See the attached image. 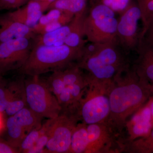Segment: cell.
Masks as SVG:
<instances>
[{"label":"cell","instance_id":"obj_32","mask_svg":"<svg viewBox=\"0 0 153 153\" xmlns=\"http://www.w3.org/2000/svg\"><path fill=\"white\" fill-rule=\"evenodd\" d=\"M4 123L3 120V113L0 112V132L2 130L3 128H4Z\"/></svg>","mask_w":153,"mask_h":153},{"label":"cell","instance_id":"obj_13","mask_svg":"<svg viewBox=\"0 0 153 153\" xmlns=\"http://www.w3.org/2000/svg\"><path fill=\"white\" fill-rule=\"evenodd\" d=\"M36 35L32 28L13 21L6 14L0 16V44L18 38L33 39Z\"/></svg>","mask_w":153,"mask_h":153},{"label":"cell","instance_id":"obj_4","mask_svg":"<svg viewBox=\"0 0 153 153\" xmlns=\"http://www.w3.org/2000/svg\"><path fill=\"white\" fill-rule=\"evenodd\" d=\"M83 22L84 34L90 43L103 44L117 40L118 20L115 13L102 3L90 0Z\"/></svg>","mask_w":153,"mask_h":153},{"label":"cell","instance_id":"obj_24","mask_svg":"<svg viewBox=\"0 0 153 153\" xmlns=\"http://www.w3.org/2000/svg\"><path fill=\"white\" fill-rule=\"evenodd\" d=\"M141 14L143 28L141 32H143L153 19V0H137Z\"/></svg>","mask_w":153,"mask_h":153},{"label":"cell","instance_id":"obj_15","mask_svg":"<svg viewBox=\"0 0 153 153\" xmlns=\"http://www.w3.org/2000/svg\"><path fill=\"white\" fill-rule=\"evenodd\" d=\"M87 9L81 13L75 14L69 22L70 30L64 44L74 48H83L86 44L87 40L85 37L83 28V22Z\"/></svg>","mask_w":153,"mask_h":153},{"label":"cell","instance_id":"obj_7","mask_svg":"<svg viewBox=\"0 0 153 153\" xmlns=\"http://www.w3.org/2000/svg\"><path fill=\"white\" fill-rule=\"evenodd\" d=\"M79 121L76 111L71 110L61 111L53 119L45 153H69L72 135Z\"/></svg>","mask_w":153,"mask_h":153},{"label":"cell","instance_id":"obj_23","mask_svg":"<svg viewBox=\"0 0 153 153\" xmlns=\"http://www.w3.org/2000/svg\"><path fill=\"white\" fill-rule=\"evenodd\" d=\"M53 119H49L41 126L42 132L38 141L28 153H45V149L49 138V130Z\"/></svg>","mask_w":153,"mask_h":153},{"label":"cell","instance_id":"obj_21","mask_svg":"<svg viewBox=\"0 0 153 153\" xmlns=\"http://www.w3.org/2000/svg\"><path fill=\"white\" fill-rule=\"evenodd\" d=\"M88 0H55L49 5L48 10L57 9L74 15L87 9Z\"/></svg>","mask_w":153,"mask_h":153},{"label":"cell","instance_id":"obj_27","mask_svg":"<svg viewBox=\"0 0 153 153\" xmlns=\"http://www.w3.org/2000/svg\"><path fill=\"white\" fill-rule=\"evenodd\" d=\"M109 7L115 12L121 13L131 4V0H95Z\"/></svg>","mask_w":153,"mask_h":153},{"label":"cell","instance_id":"obj_8","mask_svg":"<svg viewBox=\"0 0 153 153\" xmlns=\"http://www.w3.org/2000/svg\"><path fill=\"white\" fill-rule=\"evenodd\" d=\"M118 20L116 38L123 49L130 54L136 51L140 39V32H138V22L141 14L137 2L132 1L121 13Z\"/></svg>","mask_w":153,"mask_h":153},{"label":"cell","instance_id":"obj_25","mask_svg":"<svg viewBox=\"0 0 153 153\" xmlns=\"http://www.w3.org/2000/svg\"><path fill=\"white\" fill-rule=\"evenodd\" d=\"M41 132V126L40 128L34 129L28 133L19 147V153H28L38 141Z\"/></svg>","mask_w":153,"mask_h":153},{"label":"cell","instance_id":"obj_10","mask_svg":"<svg viewBox=\"0 0 153 153\" xmlns=\"http://www.w3.org/2000/svg\"><path fill=\"white\" fill-rule=\"evenodd\" d=\"M88 145L86 153H122V138L106 122L87 125Z\"/></svg>","mask_w":153,"mask_h":153},{"label":"cell","instance_id":"obj_19","mask_svg":"<svg viewBox=\"0 0 153 153\" xmlns=\"http://www.w3.org/2000/svg\"><path fill=\"white\" fill-rule=\"evenodd\" d=\"M6 131V140L19 149L27 134L18 123L14 116L8 117L5 123Z\"/></svg>","mask_w":153,"mask_h":153},{"label":"cell","instance_id":"obj_34","mask_svg":"<svg viewBox=\"0 0 153 153\" xmlns=\"http://www.w3.org/2000/svg\"><path fill=\"white\" fill-rule=\"evenodd\" d=\"M33 1H40L48 2L52 3L55 0H33Z\"/></svg>","mask_w":153,"mask_h":153},{"label":"cell","instance_id":"obj_17","mask_svg":"<svg viewBox=\"0 0 153 153\" xmlns=\"http://www.w3.org/2000/svg\"><path fill=\"white\" fill-rule=\"evenodd\" d=\"M13 116L27 134L34 129L40 128L42 126L43 118L34 112L27 106H25Z\"/></svg>","mask_w":153,"mask_h":153},{"label":"cell","instance_id":"obj_5","mask_svg":"<svg viewBox=\"0 0 153 153\" xmlns=\"http://www.w3.org/2000/svg\"><path fill=\"white\" fill-rule=\"evenodd\" d=\"M88 82L76 111L79 120L86 125L106 122L110 111L109 92L112 84Z\"/></svg>","mask_w":153,"mask_h":153},{"label":"cell","instance_id":"obj_2","mask_svg":"<svg viewBox=\"0 0 153 153\" xmlns=\"http://www.w3.org/2000/svg\"><path fill=\"white\" fill-rule=\"evenodd\" d=\"M129 54L117 40L103 43L85 44L77 64L89 81L110 85L117 75L131 66Z\"/></svg>","mask_w":153,"mask_h":153},{"label":"cell","instance_id":"obj_3","mask_svg":"<svg viewBox=\"0 0 153 153\" xmlns=\"http://www.w3.org/2000/svg\"><path fill=\"white\" fill-rule=\"evenodd\" d=\"M84 47L74 48L65 44L57 46H33L27 60L18 72L28 76H40L63 70L77 63L82 57Z\"/></svg>","mask_w":153,"mask_h":153},{"label":"cell","instance_id":"obj_26","mask_svg":"<svg viewBox=\"0 0 153 153\" xmlns=\"http://www.w3.org/2000/svg\"><path fill=\"white\" fill-rule=\"evenodd\" d=\"M9 81L0 75V112L4 113L10 99Z\"/></svg>","mask_w":153,"mask_h":153},{"label":"cell","instance_id":"obj_33","mask_svg":"<svg viewBox=\"0 0 153 153\" xmlns=\"http://www.w3.org/2000/svg\"><path fill=\"white\" fill-rule=\"evenodd\" d=\"M150 89L152 96H153V82L150 84Z\"/></svg>","mask_w":153,"mask_h":153},{"label":"cell","instance_id":"obj_11","mask_svg":"<svg viewBox=\"0 0 153 153\" xmlns=\"http://www.w3.org/2000/svg\"><path fill=\"white\" fill-rule=\"evenodd\" d=\"M51 3L30 0L25 5L6 15L15 22L33 28L38 24Z\"/></svg>","mask_w":153,"mask_h":153},{"label":"cell","instance_id":"obj_22","mask_svg":"<svg viewBox=\"0 0 153 153\" xmlns=\"http://www.w3.org/2000/svg\"><path fill=\"white\" fill-rule=\"evenodd\" d=\"M46 84L53 94L57 97L66 87L61 70L54 71L45 80Z\"/></svg>","mask_w":153,"mask_h":153},{"label":"cell","instance_id":"obj_1","mask_svg":"<svg viewBox=\"0 0 153 153\" xmlns=\"http://www.w3.org/2000/svg\"><path fill=\"white\" fill-rule=\"evenodd\" d=\"M151 97L150 84L140 78L131 65L117 75L110 88V111L107 123L123 137L129 117L144 106Z\"/></svg>","mask_w":153,"mask_h":153},{"label":"cell","instance_id":"obj_12","mask_svg":"<svg viewBox=\"0 0 153 153\" xmlns=\"http://www.w3.org/2000/svg\"><path fill=\"white\" fill-rule=\"evenodd\" d=\"M136 52L138 57L132 66L143 80L153 82V44L140 39Z\"/></svg>","mask_w":153,"mask_h":153},{"label":"cell","instance_id":"obj_28","mask_svg":"<svg viewBox=\"0 0 153 153\" xmlns=\"http://www.w3.org/2000/svg\"><path fill=\"white\" fill-rule=\"evenodd\" d=\"M30 0H0V11L16 10L23 7Z\"/></svg>","mask_w":153,"mask_h":153},{"label":"cell","instance_id":"obj_31","mask_svg":"<svg viewBox=\"0 0 153 153\" xmlns=\"http://www.w3.org/2000/svg\"><path fill=\"white\" fill-rule=\"evenodd\" d=\"M150 108L151 115H152V123L153 128V96H152L150 98Z\"/></svg>","mask_w":153,"mask_h":153},{"label":"cell","instance_id":"obj_16","mask_svg":"<svg viewBox=\"0 0 153 153\" xmlns=\"http://www.w3.org/2000/svg\"><path fill=\"white\" fill-rule=\"evenodd\" d=\"M69 23L52 32L36 35L33 39V46H57L65 44V40L70 32Z\"/></svg>","mask_w":153,"mask_h":153},{"label":"cell","instance_id":"obj_29","mask_svg":"<svg viewBox=\"0 0 153 153\" xmlns=\"http://www.w3.org/2000/svg\"><path fill=\"white\" fill-rule=\"evenodd\" d=\"M140 39H143L153 44V19L148 25L146 30L140 34Z\"/></svg>","mask_w":153,"mask_h":153},{"label":"cell","instance_id":"obj_6","mask_svg":"<svg viewBox=\"0 0 153 153\" xmlns=\"http://www.w3.org/2000/svg\"><path fill=\"white\" fill-rule=\"evenodd\" d=\"M27 106L42 118L54 119L61 112L57 97L40 76L25 79Z\"/></svg>","mask_w":153,"mask_h":153},{"label":"cell","instance_id":"obj_14","mask_svg":"<svg viewBox=\"0 0 153 153\" xmlns=\"http://www.w3.org/2000/svg\"><path fill=\"white\" fill-rule=\"evenodd\" d=\"M20 74L16 79L9 82L10 99L4 112L8 117L13 115L27 106L25 75Z\"/></svg>","mask_w":153,"mask_h":153},{"label":"cell","instance_id":"obj_30","mask_svg":"<svg viewBox=\"0 0 153 153\" xmlns=\"http://www.w3.org/2000/svg\"><path fill=\"white\" fill-rule=\"evenodd\" d=\"M18 149L13 146L6 140L0 138V153H19Z\"/></svg>","mask_w":153,"mask_h":153},{"label":"cell","instance_id":"obj_9","mask_svg":"<svg viewBox=\"0 0 153 153\" xmlns=\"http://www.w3.org/2000/svg\"><path fill=\"white\" fill-rule=\"evenodd\" d=\"M33 48V39H14L0 44V75L19 71L27 60Z\"/></svg>","mask_w":153,"mask_h":153},{"label":"cell","instance_id":"obj_18","mask_svg":"<svg viewBox=\"0 0 153 153\" xmlns=\"http://www.w3.org/2000/svg\"><path fill=\"white\" fill-rule=\"evenodd\" d=\"M123 152L153 153V128L145 136L126 141Z\"/></svg>","mask_w":153,"mask_h":153},{"label":"cell","instance_id":"obj_20","mask_svg":"<svg viewBox=\"0 0 153 153\" xmlns=\"http://www.w3.org/2000/svg\"><path fill=\"white\" fill-rule=\"evenodd\" d=\"M88 145L87 125L78 123L72 135L69 153H86Z\"/></svg>","mask_w":153,"mask_h":153}]
</instances>
